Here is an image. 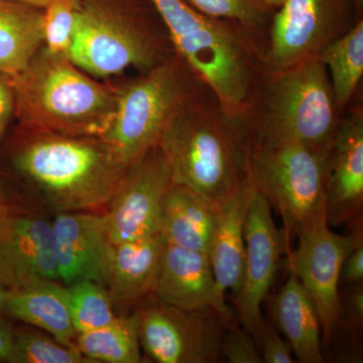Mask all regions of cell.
Instances as JSON below:
<instances>
[{
	"mask_svg": "<svg viewBox=\"0 0 363 363\" xmlns=\"http://www.w3.org/2000/svg\"><path fill=\"white\" fill-rule=\"evenodd\" d=\"M159 147L173 183L218 208L247 180L250 131L245 117L226 111L208 88L184 105Z\"/></svg>",
	"mask_w": 363,
	"mask_h": 363,
	"instance_id": "6da1fadb",
	"label": "cell"
},
{
	"mask_svg": "<svg viewBox=\"0 0 363 363\" xmlns=\"http://www.w3.org/2000/svg\"><path fill=\"white\" fill-rule=\"evenodd\" d=\"M9 161L55 214L104 211L128 169L100 136L35 131H28Z\"/></svg>",
	"mask_w": 363,
	"mask_h": 363,
	"instance_id": "7a4b0ae2",
	"label": "cell"
},
{
	"mask_svg": "<svg viewBox=\"0 0 363 363\" xmlns=\"http://www.w3.org/2000/svg\"><path fill=\"white\" fill-rule=\"evenodd\" d=\"M175 52L219 104L243 114L264 74L262 42L230 21L214 20L185 0H150Z\"/></svg>",
	"mask_w": 363,
	"mask_h": 363,
	"instance_id": "3957f363",
	"label": "cell"
},
{
	"mask_svg": "<svg viewBox=\"0 0 363 363\" xmlns=\"http://www.w3.org/2000/svg\"><path fill=\"white\" fill-rule=\"evenodd\" d=\"M9 79L14 116L26 131L101 136L113 118L117 91L44 47L25 70Z\"/></svg>",
	"mask_w": 363,
	"mask_h": 363,
	"instance_id": "277c9868",
	"label": "cell"
},
{
	"mask_svg": "<svg viewBox=\"0 0 363 363\" xmlns=\"http://www.w3.org/2000/svg\"><path fill=\"white\" fill-rule=\"evenodd\" d=\"M264 75L243 116L250 135L329 152L341 117L324 64L310 59Z\"/></svg>",
	"mask_w": 363,
	"mask_h": 363,
	"instance_id": "5b68a950",
	"label": "cell"
},
{
	"mask_svg": "<svg viewBox=\"0 0 363 363\" xmlns=\"http://www.w3.org/2000/svg\"><path fill=\"white\" fill-rule=\"evenodd\" d=\"M150 0H80L75 35L67 58L94 78L131 67L150 70L169 58Z\"/></svg>",
	"mask_w": 363,
	"mask_h": 363,
	"instance_id": "8992f818",
	"label": "cell"
},
{
	"mask_svg": "<svg viewBox=\"0 0 363 363\" xmlns=\"http://www.w3.org/2000/svg\"><path fill=\"white\" fill-rule=\"evenodd\" d=\"M206 88L175 54L117 91L113 118L100 138L128 168L159 147L174 117Z\"/></svg>",
	"mask_w": 363,
	"mask_h": 363,
	"instance_id": "52a82bcc",
	"label": "cell"
},
{
	"mask_svg": "<svg viewBox=\"0 0 363 363\" xmlns=\"http://www.w3.org/2000/svg\"><path fill=\"white\" fill-rule=\"evenodd\" d=\"M329 152L296 143L259 142L250 135L247 178L281 217L286 253L291 250V238L326 213Z\"/></svg>",
	"mask_w": 363,
	"mask_h": 363,
	"instance_id": "ba28073f",
	"label": "cell"
},
{
	"mask_svg": "<svg viewBox=\"0 0 363 363\" xmlns=\"http://www.w3.org/2000/svg\"><path fill=\"white\" fill-rule=\"evenodd\" d=\"M359 13L354 0H285L269 23L264 73L318 58L359 21Z\"/></svg>",
	"mask_w": 363,
	"mask_h": 363,
	"instance_id": "9c48e42d",
	"label": "cell"
},
{
	"mask_svg": "<svg viewBox=\"0 0 363 363\" xmlns=\"http://www.w3.org/2000/svg\"><path fill=\"white\" fill-rule=\"evenodd\" d=\"M133 313L140 346L154 362L213 363L222 359L227 324L215 310L189 311L150 295Z\"/></svg>",
	"mask_w": 363,
	"mask_h": 363,
	"instance_id": "30bf717a",
	"label": "cell"
},
{
	"mask_svg": "<svg viewBox=\"0 0 363 363\" xmlns=\"http://www.w3.org/2000/svg\"><path fill=\"white\" fill-rule=\"evenodd\" d=\"M362 220L352 224L353 233H333L323 213L306 224L297 233L298 245L286 253L292 271L312 298L321 323L324 345H329L341 323L339 294L344 259L362 234Z\"/></svg>",
	"mask_w": 363,
	"mask_h": 363,
	"instance_id": "8fae6325",
	"label": "cell"
},
{
	"mask_svg": "<svg viewBox=\"0 0 363 363\" xmlns=\"http://www.w3.org/2000/svg\"><path fill=\"white\" fill-rule=\"evenodd\" d=\"M172 184L171 169L160 147L128 167L102 211L112 245L160 233L162 200Z\"/></svg>",
	"mask_w": 363,
	"mask_h": 363,
	"instance_id": "7c38bea8",
	"label": "cell"
},
{
	"mask_svg": "<svg viewBox=\"0 0 363 363\" xmlns=\"http://www.w3.org/2000/svg\"><path fill=\"white\" fill-rule=\"evenodd\" d=\"M272 210L252 184L245 223V274L240 290L233 295V304L238 321L252 335L264 319L262 305L276 279L281 255L286 252L285 238L277 228Z\"/></svg>",
	"mask_w": 363,
	"mask_h": 363,
	"instance_id": "4fadbf2b",
	"label": "cell"
},
{
	"mask_svg": "<svg viewBox=\"0 0 363 363\" xmlns=\"http://www.w3.org/2000/svg\"><path fill=\"white\" fill-rule=\"evenodd\" d=\"M0 279L9 289L59 281L52 220L13 203L0 227Z\"/></svg>",
	"mask_w": 363,
	"mask_h": 363,
	"instance_id": "5bb4252c",
	"label": "cell"
},
{
	"mask_svg": "<svg viewBox=\"0 0 363 363\" xmlns=\"http://www.w3.org/2000/svg\"><path fill=\"white\" fill-rule=\"evenodd\" d=\"M52 229L60 283L92 281L106 286L113 245L102 212L55 214Z\"/></svg>",
	"mask_w": 363,
	"mask_h": 363,
	"instance_id": "9a60e30c",
	"label": "cell"
},
{
	"mask_svg": "<svg viewBox=\"0 0 363 363\" xmlns=\"http://www.w3.org/2000/svg\"><path fill=\"white\" fill-rule=\"evenodd\" d=\"M152 295L157 300L189 311L213 309L229 325L238 318L217 288L206 252L166 242Z\"/></svg>",
	"mask_w": 363,
	"mask_h": 363,
	"instance_id": "2e32d148",
	"label": "cell"
},
{
	"mask_svg": "<svg viewBox=\"0 0 363 363\" xmlns=\"http://www.w3.org/2000/svg\"><path fill=\"white\" fill-rule=\"evenodd\" d=\"M363 113L362 108L340 119L327 168L325 210L329 226L362 220Z\"/></svg>",
	"mask_w": 363,
	"mask_h": 363,
	"instance_id": "e0dca14e",
	"label": "cell"
},
{
	"mask_svg": "<svg viewBox=\"0 0 363 363\" xmlns=\"http://www.w3.org/2000/svg\"><path fill=\"white\" fill-rule=\"evenodd\" d=\"M164 245L161 233L113 245L106 289L117 315H128L152 295Z\"/></svg>",
	"mask_w": 363,
	"mask_h": 363,
	"instance_id": "ac0fdd59",
	"label": "cell"
},
{
	"mask_svg": "<svg viewBox=\"0 0 363 363\" xmlns=\"http://www.w3.org/2000/svg\"><path fill=\"white\" fill-rule=\"evenodd\" d=\"M252 192L250 180L238 193L219 207L218 219L210 245V264L217 288L222 295H235L242 285L245 274V223Z\"/></svg>",
	"mask_w": 363,
	"mask_h": 363,
	"instance_id": "d6986e66",
	"label": "cell"
},
{
	"mask_svg": "<svg viewBox=\"0 0 363 363\" xmlns=\"http://www.w3.org/2000/svg\"><path fill=\"white\" fill-rule=\"evenodd\" d=\"M218 210L192 189L173 183L162 200L160 233L169 245L208 253Z\"/></svg>",
	"mask_w": 363,
	"mask_h": 363,
	"instance_id": "ffe728a7",
	"label": "cell"
},
{
	"mask_svg": "<svg viewBox=\"0 0 363 363\" xmlns=\"http://www.w3.org/2000/svg\"><path fill=\"white\" fill-rule=\"evenodd\" d=\"M4 317L35 327L60 342L76 346L66 286L59 281H39L9 289Z\"/></svg>",
	"mask_w": 363,
	"mask_h": 363,
	"instance_id": "44dd1931",
	"label": "cell"
},
{
	"mask_svg": "<svg viewBox=\"0 0 363 363\" xmlns=\"http://www.w3.org/2000/svg\"><path fill=\"white\" fill-rule=\"evenodd\" d=\"M277 329L288 339L296 362L321 363L322 329L319 315L309 293L289 269L288 279L272 303Z\"/></svg>",
	"mask_w": 363,
	"mask_h": 363,
	"instance_id": "7402d4cb",
	"label": "cell"
},
{
	"mask_svg": "<svg viewBox=\"0 0 363 363\" xmlns=\"http://www.w3.org/2000/svg\"><path fill=\"white\" fill-rule=\"evenodd\" d=\"M43 48V9L0 0V74L13 78Z\"/></svg>",
	"mask_w": 363,
	"mask_h": 363,
	"instance_id": "603a6c76",
	"label": "cell"
},
{
	"mask_svg": "<svg viewBox=\"0 0 363 363\" xmlns=\"http://www.w3.org/2000/svg\"><path fill=\"white\" fill-rule=\"evenodd\" d=\"M318 59L326 67L336 104L342 111L363 75V21L327 45Z\"/></svg>",
	"mask_w": 363,
	"mask_h": 363,
	"instance_id": "cb8c5ba5",
	"label": "cell"
},
{
	"mask_svg": "<svg viewBox=\"0 0 363 363\" xmlns=\"http://www.w3.org/2000/svg\"><path fill=\"white\" fill-rule=\"evenodd\" d=\"M76 346L93 363H140L142 346L135 314L118 315L112 323L77 334Z\"/></svg>",
	"mask_w": 363,
	"mask_h": 363,
	"instance_id": "d4e9b609",
	"label": "cell"
},
{
	"mask_svg": "<svg viewBox=\"0 0 363 363\" xmlns=\"http://www.w3.org/2000/svg\"><path fill=\"white\" fill-rule=\"evenodd\" d=\"M66 291L72 323L77 334L107 326L118 316L108 290L101 284L81 281L67 286Z\"/></svg>",
	"mask_w": 363,
	"mask_h": 363,
	"instance_id": "484cf974",
	"label": "cell"
},
{
	"mask_svg": "<svg viewBox=\"0 0 363 363\" xmlns=\"http://www.w3.org/2000/svg\"><path fill=\"white\" fill-rule=\"evenodd\" d=\"M14 346L16 363H93L75 346L61 343L30 325L14 326Z\"/></svg>",
	"mask_w": 363,
	"mask_h": 363,
	"instance_id": "4316f807",
	"label": "cell"
},
{
	"mask_svg": "<svg viewBox=\"0 0 363 363\" xmlns=\"http://www.w3.org/2000/svg\"><path fill=\"white\" fill-rule=\"evenodd\" d=\"M193 9L214 20L230 21L262 43L271 23L272 9L262 0H185Z\"/></svg>",
	"mask_w": 363,
	"mask_h": 363,
	"instance_id": "83f0119b",
	"label": "cell"
},
{
	"mask_svg": "<svg viewBox=\"0 0 363 363\" xmlns=\"http://www.w3.org/2000/svg\"><path fill=\"white\" fill-rule=\"evenodd\" d=\"M80 0H54L43 9V45L48 52L67 56L74 35Z\"/></svg>",
	"mask_w": 363,
	"mask_h": 363,
	"instance_id": "f1b7e54d",
	"label": "cell"
},
{
	"mask_svg": "<svg viewBox=\"0 0 363 363\" xmlns=\"http://www.w3.org/2000/svg\"><path fill=\"white\" fill-rule=\"evenodd\" d=\"M238 323L226 327L222 342V358L230 363H262V354L252 334L243 327H238Z\"/></svg>",
	"mask_w": 363,
	"mask_h": 363,
	"instance_id": "f546056e",
	"label": "cell"
},
{
	"mask_svg": "<svg viewBox=\"0 0 363 363\" xmlns=\"http://www.w3.org/2000/svg\"><path fill=\"white\" fill-rule=\"evenodd\" d=\"M264 363H294L295 358L290 346L279 336L278 329L266 319H262L253 333Z\"/></svg>",
	"mask_w": 363,
	"mask_h": 363,
	"instance_id": "4dcf8cb0",
	"label": "cell"
},
{
	"mask_svg": "<svg viewBox=\"0 0 363 363\" xmlns=\"http://www.w3.org/2000/svg\"><path fill=\"white\" fill-rule=\"evenodd\" d=\"M363 322V285L352 284L345 297L341 298V325L351 333L359 332Z\"/></svg>",
	"mask_w": 363,
	"mask_h": 363,
	"instance_id": "1f68e13d",
	"label": "cell"
},
{
	"mask_svg": "<svg viewBox=\"0 0 363 363\" xmlns=\"http://www.w3.org/2000/svg\"><path fill=\"white\" fill-rule=\"evenodd\" d=\"M345 283H360L363 281V236H358L354 245L344 259L341 278Z\"/></svg>",
	"mask_w": 363,
	"mask_h": 363,
	"instance_id": "d6a6232c",
	"label": "cell"
},
{
	"mask_svg": "<svg viewBox=\"0 0 363 363\" xmlns=\"http://www.w3.org/2000/svg\"><path fill=\"white\" fill-rule=\"evenodd\" d=\"M16 113V99L11 81L0 74V140L6 135L11 118Z\"/></svg>",
	"mask_w": 363,
	"mask_h": 363,
	"instance_id": "836d02e7",
	"label": "cell"
},
{
	"mask_svg": "<svg viewBox=\"0 0 363 363\" xmlns=\"http://www.w3.org/2000/svg\"><path fill=\"white\" fill-rule=\"evenodd\" d=\"M0 362L16 363L14 326L0 316Z\"/></svg>",
	"mask_w": 363,
	"mask_h": 363,
	"instance_id": "e575fe53",
	"label": "cell"
},
{
	"mask_svg": "<svg viewBox=\"0 0 363 363\" xmlns=\"http://www.w3.org/2000/svg\"><path fill=\"white\" fill-rule=\"evenodd\" d=\"M13 200L9 198L6 190L2 187L1 183H0V227L4 224L6 217L9 216V212H11V207H13Z\"/></svg>",
	"mask_w": 363,
	"mask_h": 363,
	"instance_id": "d590c367",
	"label": "cell"
},
{
	"mask_svg": "<svg viewBox=\"0 0 363 363\" xmlns=\"http://www.w3.org/2000/svg\"><path fill=\"white\" fill-rule=\"evenodd\" d=\"M7 294H9V288L0 279V316L2 317H4V311H6Z\"/></svg>",
	"mask_w": 363,
	"mask_h": 363,
	"instance_id": "8d00e7d4",
	"label": "cell"
},
{
	"mask_svg": "<svg viewBox=\"0 0 363 363\" xmlns=\"http://www.w3.org/2000/svg\"><path fill=\"white\" fill-rule=\"evenodd\" d=\"M9 1L21 2V4H28V6L44 9L45 6H49L54 0H9Z\"/></svg>",
	"mask_w": 363,
	"mask_h": 363,
	"instance_id": "74e56055",
	"label": "cell"
},
{
	"mask_svg": "<svg viewBox=\"0 0 363 363\" xmlns=\"http://www.w3.org/2000/svg\"><path fill=\"white\" fill-rule=\"evenodd\" d=\"M262 1L272 11V9H278L285 2V0H262Z\"/></svg>",
	"mask_w": 363,
	"mask_h": 363,
	"instance_id": "f35d334b",
	"label": "cell"
},
{
	"mask_svg": "<svg viewBox=\"0 0 363 363\" xmlns=\"http://www.w3.org/2000/svg\"><path fill=\"white\" fill-rule=\"evenodd\" d=\"M355 4H357V6L359 13H362V6H363V0H354Z\"/></svg>",
	"mask_w": 363,
	"mask_h": 363,
	"instance_id": "ab89813d",
	"label": "cell"
}]
</instances>
